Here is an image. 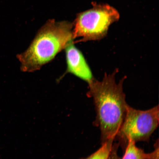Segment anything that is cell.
Listing matches in <instances>:
<instances>
[{
	"label": "cell",
	"mask_w": 159,
	"mask_h": 159,
	"mask_svg": "<svg viewBox=\"0 0 159 159\" xmlns=\"http://www.w3.org/2000/svg\"><path fill=\"white\" fill-rule=\"evenodd\" d=\"M159 107L146 111L137 110L128 105L126 115L116 138L122 148H126L128 141L135 143L148 141L159 124Z\"/></svg>",
	"instance_id": "4"
},
{
	"label": "cell",
	"mask_w": 159,
	"mask_h": 159,
	"mask_svg": "<svg viewBox=\"0 0 159 159\" xmlns=\"http://www.w3.org/2000/svg\"><path fill=\"white\" fill-rule=\"evenodd\" d=\"M114 140H111L102 144V146L96 152L87 158L82 159H108Z\"/></svg>",
	"instance_id": "7"
},
{
	"label": "cell",
	"mask_w": 159,
	"mask_h": 159,
	"mask_svg": "<svg viewBox=\"0 0 159 159\" xmlns=\"http://www.w3.org/2000/svg\"><path fill=\"white\" fill-rule=\"evenodd\" d=\"M65 50L67 71L88 83L92 80L94 78L89 66L82 53L72 41L66 47Z\"/></svg>",
	"instance_id": "5"
},
{
	"label": "cell",
	"mask_w": 159,
	"mask_h": 159,
	"mask_svg": "<svg viewBox=\"0 0 159 159\" xmlns=\"http://www.w3.org/2000/svg\"><path fill=\"white\" fill-rule=\"evenodd\" d=\"M134 141H128L124 155L122 159H159L158 144L154 152L146 153L142 149L138 148Z\"/></svg>",
	"instance_id": "6"
},
{
	"label": "cell",
	"mask_w": 159,
	"mask_h": 159,
	"mask_svg": "<svg viewBox=\"0 0 159 159\" xmlns=\"http://www.w3.org/2000/svg\"><path fill=\"white\" fill-rule=\"evenodd\" d=\"M105 74L102 80L94 79L88 83L87 95L94 100L97 113L96 122L100 128L102 144L114 140L122 125L128 105L123 91V78L117 83L115 75Z\"/></svg>",
	"instance_id": "1"
},
{
	"label": "cell",
	"mask_w": 159,
	"mask_h": 159,
	"mask_svg": "<svg viewBox=\"0 0 159 159\" xmlns=\"http://www.w3.org/2000/svg\"><path fill=\"white\" fill-rule=\"evenodd\" d=\"M120 15L114 7L93 3V7L78 14L73 24V39L79 42L98 40L106 36L109 27L118 21Z\"/></svg>",
	"instance_id": "3"
},
{
	"label": "cell",
	"mask_w": 159,
	"mask_h": 159,
	"mask_svg": "<svg viewBox=\"0 0 159 159\" xmlns=\"http://www.w3.org/2000/svg\"><path fill=\"white\" fill-rule=\"evenodd\" d=\"M118 144L112 145L108 159H120L118 153Z\"/></svg>",
	"instance_id": "8"
},
{
	"label": "cell",
	"mask_w": 159,
	"mask_h": 159,
	"mask_svg": "<svg viewBox=\"0 0 159 159\" xmlns=\"http://www.w3.org/2000/svg\"><path fill=\"white\" fill-rule=\"evenodd\" d=\"M73 24L67 21H48L24 52L17 56L21 70L33 72L54 58L72 41Z\"/></svg>",
	"instance_id": "2"
}]
</instances>
